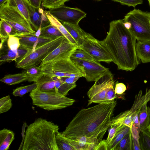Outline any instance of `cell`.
<instances>
[{
  "instance_id": "7",
  "label": "cell",
  "mask_w": 150,
  "mask_h": 150,
  "mask_svg": "<svg viewBox=\"0 0 150 150\" xmlns=\"http://www.w3.org/2000/svg\"><path fill=\"white\" fill-rule=\"evenodd\" d=\"M44 74L51 77H84L85 74L79 67L73 62L70 57L58 59L39 66Z\"/></svg>"
},
{
  "instance_id": "8",
  "label": "cell",
  "mask_w": 150,
  "mask_h": 150,
  "mask_svg": "<svg viewBox=\"0 0 150 150\" xmlns=\"http://www.w3.org/2000/svg\"><path fill=\"white\" fill-rule=\"evenodd\" d=\"M66 38L61 37L52 40L29 52L24 57L16 63L17 68L26 70L40 64L46 56L57 48Z\"/></svg>"
},
{
  "instance_id": "38",
  "label": "cell",
  "mask_w": 150,
  "mask_h": 150,
  "mask_svg": "<svg viewBox=\"0 0 150 150\" xmlns=\"http://www.w3.org/2000/svg\"><path fill=\"white\" fill-rule=\"evenodd\" d=\"M125 125L122 123H119L112 125L109 130L108 136L106 140L108 145L117 132Z\"/></svg>"
},
{
  "instance_id": "26",
  "label": "cell",
  "mask_w": 150,
  "mask_h": 150,
  "mask_svg": "<svg viewBox=\"0 0 150 150\" xmlns=\"http://www.w3.org/2000/svg\"><path fill=\"white\" fill-rule=\"evenodd\" d=\"M140 130L146 129L150 123V107L144 104L140 109L138 114Z\"/></svg>"
},
{
  "instance_id": "48",
  "label": "cell",
  "mask_w": 150,
  "mask_h": 150,
  "mask_svg": "<svg viewBox=\"0 0 150 150\" xmlns=\"http://www.w3.org/2000/svg\"><path fill=\"white\" fill-rule=\"evenodd\" d=\"M26 123L24 122V124L23 125L22 128V132L21 133L22 136V137H23V139H22V142L21 143V144L20 145V146L19 147V149H18V150L21 149V147L22 148V146H23V144L24 139L25 137V135H24V132L25 131V127H26Z\"/></svg>"
},
{
  "instance_id": "28",
  "label": "cell",
  "mask_w": 150,
  "mask_h": 150,
  "mask_svg": "<svg viewBox=\"0 0 150 150\" xmlns=\"http://www.w3.org/2000/svg\"><path fill=\"white\" fill-rule=\"evenodd\" d=\"M129 127L125 125L116 134L108 146V150H114L121 139L131 130Z\"/></svg>"
},
{
  "instance_id": "24",
  "label": "cell",
  "mask_w": 150,
  "mask_h": 150,
  "mask_svg": "<svg viewBox=\"0 0 150 150\" xmlns=\"http://www.w3.org/2000/svg\"><path fill=\"white\" fill-rule=\"evenodd\" d=\"M15 139V134L11 130L4 129L0 131V150H7Z\"/></svg>"
},
{
  "instance_id": "33",
  "label": "cell",
  "mask_w": 150,
  "mask_h": 150,
  "mask_svg": "<svg viewBox=\"0 0 150 150\" xmlns=\"http://www.w3.org/2000/svg\"><path fill=\"white\" fill-rule=\"evenodd\" d=\"M37 86V83L34 82L31 84L18 87L13 90L12 94L15 96L22 97L24 94L31 92Z\"/></svg>"
},
{
  "instance_id": "1",
  "label": "cell",
  "mask_w": 150,
  "mask_h": 150,
  "mask_svg": "<svg viewBox=\"0 0 150 150\" xmlns=\"http://www.w3.org/2000/svg\"><path fill=\"white\" fill-rule=\"evenodd\" d=\"M136 40L125 27L123 20H119L110 22L107 35L100 42L109 53L112 62L118 69L131 71L139 62L136 52Z\"/></svg>"
},
{
  "instance_id": "17",
  "label": "cell",
  "mask_w": 150,
  "mask_h": 150,
  "mask_svg": "<svg viewBox=\"0 0 150 150\" xmlns=\"http://www.w3.org/2000/svg\"><path fill=\"white\" fill-rule=\"evenodd\" d=\"M17 37L19 39L20 46L32 50L31 52L33 51L37 48L52 40L40 37H38L35 34Z\"/></svg>"
},
{
  "instance_id": "32",
  "label": "cell",
  "mask_w": 150,
  "mask_h": 150,
  "mask_svg": "<svg viewBox=\"0 0 150 150\" xmlns=\"http://www.w3.org/2000/svg\"><path fill=\"white\" fill-rule=\"evenodd\" d=\"M56 142L58 150H74L62 133L58 132L57 134Z\"/></svg>"
},
{
  "instance_id": "27",
  "label": "cell",
  "mask_w": 150,
  "mask_h": 150,
  "mask_svg": "<svg viewBox=\"0 0 150 150\" xmlns=\"http://www.w3.org/2000/svg\"><path fill=\"white\" fill-rule=\"evenodd\" d=\"M52 77L55 81L56 91L64 96H66L69 91L76 87V84L68 83L63 81L60 77Z\"/></svg>"
},
{
  "instance_id": "23",
  "label": "cell",
  "mask_w": 150,
  "mask_h": 150,
  "mask_svg": "<svg viewBox=\"0 0 150 150\" xmlns=\"http://www.w3.org/2000/svg\"><path fill=\"white\" fill-rule=\"evenodd\" d=\"M10 35L17 36V33L13 27L3 19H0V37L1 38L0 48L7 41Z\"/></svg>"
},
{
  "instance_id": "37",
  "label": "cell",
  "mask_w": 150,
  "mask_h": 150,
  "mask_svg": "<svg viewBox=\"0 0 150 150\" xmlns=\"http://www.w3.org/2000/svg\"><path fill=\"white\" fill-rule=\"evenodd\" d=\"M12 106V100L9 95L4 97L0 99V113L8 111Z\"/></svg>"
},
{
  "instance_id": "30",
  "label": "cell",
  "mask_w": 150,
  "mask_h": 150,
  "mask_svg": "<svg viewBox=\"0 0 150 150\" xmlns=\"http://www.w3.org/2000/svg\"><path fill=\"white\" fill-rule=\"evenodd\" d=\"M6 3L16 6L30 24L28 10L24 0H7Z\"/></svg>"
},
{
  "instance_id": "25",
  "label": "cell",
  "mask_w": 150,
  "mask_h": 150,
  "mask_svg": "<svg viewBox=\"0 0 150 150\" xmlns=\"http://www.w3.org/2000/svg\"><path fill=\"white\" fill-rule=\"evenodd\" d=\"M63 36L56 27L50 24L41 28L40 37L53 40Z\"/></svg>"
},
{
  "instance_id": "49",
  "label": "cell",
  "mask_w": 150,
  "mask_h": 150,
  "mask_svg": "<svg viewBox=\"0 0 150 150\" xmlns=\"http://www.w3.org/2000/svg\"><path fill=\"white\" fill-rule=\"evenodd\" d=\"M123 23L125 27L128 29L129 30L131 27L130 23L128 22H123Z\"/></svg>"
},
{
  "instance_id": "11",
  "label": "cell",
  "mask_w": 150,
  "mask_h": 150,
  "mask_svg": "<svg viewBox=\"0 0 150 150\" xmlns=\"http://www.w3.org/2000/svg\"><path fill=\"white\" fill-rule=\"evenodd\" d=\"M150 101V89H147L146 93L142 95V91L140 90L137 94L136 95L133 105L129 110L120 113L112 119L111 126L113 125L122 123L131 129L133 124L132 117L134 114L144 104Z\"/></svg>"
},
{
  "instance_id": "40",
  "label": "cell",
  "mask_w": 150,
  "mask_h": 150,
  "mask_svg": "<svg viewBox=\"0 0 150 150\" xmlns=\"http://www.w3.org/2000/svg\"><path fill=\"white\" fill-rule=\"evenodd\" d=\"M114 84L112 85L110 87L106 92V98L108 102L112 101L115 99L121 98L118 96L115 93L114 88Z\"/></svg>"
},
{
  "instance_id": "22",
  "label": "cell",
  "mask_w": 150,
  "mask_h": 150,
  "mask_svg": "<svg viewBox=\"0 0 150 150\" xmlns=\"http://www.w3.org/2000/svg\"><path fill=\"white\" fill-rule=\"evenodd\" d=\"M45 12L50 23L56 27L63 35L73 44L77 45V43L72 37L60 22L52 15L48 11Z\"/></svg>"
},
{
  "instance_id": "20",
  "label": "cell",
  "mask_w": 150,
  "mask_h": 150,
  "mask_svg": "<svg viewBox=\"0 0 150 150\" xmlns=\"http://www.w3.org/2000/svg\"><path fill=\"white\" fill-rule=\"evenodd\" d=\"M70 34L76 41L79 46L82 43L86 32L81 28L79 25L62 22Z\"/></svg>"
},
{
  "instance_id": "31",
  "label": "cell",
  "mask_w": 150,
  "mask_h": 150,
  "mask_svg": "<svg viewBox=\"0 0 150 150\" xmlns=\"http://www.w3.org/2000/svg\"><path fill=\"white\" fill-rule=\"evenodd\" d=\"M139 141L141 150H150V132L147 128L141 130Z\"/></svg>"
},
{
  "instance_id": "29",
  "label": "cell",
  "mask_w": 150,
  "mask_h": 150,
  "mask_svg": "<svg viewBox=\"0 0 150 150\" xmlns=\"http://www.w3.org/2000/svg\"><path fill=\"white\" fill-rule=\"evenodd\" d=\"M132 138L131 130L120 142L114 150H133Z\"/></svg>"
},
{
  "instance_id": "21",
  "label": "cell",
  "mask_w": 150,
  "mask_h": 150,
  "mask_svg": "<svg viewBox=\"0 0 150 150\" xmlns=\"http://www.w3.org/2000/svg\"><path fill=\"white\" fill-rule=\"evenodd\" d=\"M37 84L36 88L43 91H55L54 80L52 77L44 74L35 82Z\"/></svg>"
},
{
  "instance_id": "51",
  "label": "cell",
  "mask_w": 150,
  "mask_h": 150,
  "mask_svg": "<svg viewBox=\"0 0 150 150\" xmlns=\"http://www.w3.org/2000/svg\"><path fill=\"white\" fill-rule=\"evenodd\" d=\"M147 129H148L149 131L150 132V123L149 124V125L148 127L147 128Z\"/></svg>"
},
{
  "instance_id": "18",
  "label": "cell",
  "mask_w": 150,
  "mask_h": 150,
  "mask_svg": "<svg viewBox=\"0 0 150 150\" xmlns=\"http://www.w3.org/2000/svg\"><path fill=\"white\" fill-rule=\"evenodd\" d=\"M136 45L137 56L143 63L150 62V40H137Z\"/></svg>"
},
{
  "instance_id": "12",
  "label": "cell",
  "mask_w": 150,
  "mask_h": 150,
  "mask_svg": "<svg viewBox=\"0 0 150 150\" xmlns=\"http://www.w3.org/2000/svg\"><path fill=\"white\" fill-rule=\"evenodd\" d=\"M48 11L60 22L73 24L79 25V22L86 15L80 9L64 5L50 9Z\"/></svg>"
},
{
  "instance_id": "13",
  "label": "cell",
  "mask_w": 150,
  "mask_h": 150,
  "mask_svg": "<svg viewBox=\"0 0 150 150\" xmlns=\"http://www.w3.org/2000/svg\"><path fill=\"white\" fill-rule=\"evenodd\" d=\"M71 60L79 66L85 74L84 77L88 81H96L107 72L109 69L95 61L83 60L70 57Z\"/></svg>"
},
{
  "instance_id": "46",
  "label": "cell",
  "mask_w": 150,
  "mask_h": 150,
  "mask_svg": "<svg viewBox=\"0 0 150 150\" xmlns=\"http://www.w3.org/2000/svg\"><path fill=\"white\" fill-rule=\"evenodd\" d=\"M108 145L106 140H102L97 145L94 150H108Z\"/></svg>"
},
{
  "instance_id": "36",
  "label": "cell",
  "mask_w": 150,
  "mask_h": 150,
  "mask_svg": "<svg viewBox=\"0 0 150 150\" xmlns=\"http://www.w3.org/2000/svg\"><path fill=\"white\" fill-rule=\"evenodd\" d=\"M70 57L84 60L94 61L93 57L90 54L80 49H77L75 50L72 53Z\"/></svg>"
},
{
  "instance_id": "6",
  "label": "cell",
  "mask_w": 150,
  "mask_h": 150,
  "mask_svg": "<svg viewBox=\"0 0 150 150\" xmlns=\"http://www.w3.org/2000/svg\"><path fill=\"white\" fill-rule=\"evenodd\" d=\"M131 24L129 30L137 40H150V12L134 9L122 19Z\"/></svg>"
},
{
  "instance_id": "4",
  "label": "cell",
  "mask_w": 150,
  "mask_h": 150,
  "mask_svg": "<svg viewBox=\"0 0 150 150\" xmlns=\"http://www.w3.org/2000/svg\"><path fill=\"white\" fill-rule=\"evenodd\" d=\"M29 96L33 104L48 111L61 109L72 105L75 100L55 91H43L36 88Z\"/></svg>"
},
{
  "instance_id": "43",
  "label": "cell",
  "mask_w": 150,
  "mask_h": 150,
  "mask_svg": "<svg viewBox=\"0 0 150 150\" xmlns=\"http://www.w3.org/2000/svg\"><path fill=\"white\" fill-rule=\"evenodd\" d=\"M80 77L79 76H72L60 77L64 81L70 84H76V82Z\"/></svg>"
},
{
  "instance_id": "10",
  "label": "cell",
  "mask_w": 150,
  "mask_h": 150,
  "mask_svg": "<svg viewBox=\"0 0 150 150\" xmlns=\"http://www.w3.org/2000/svg\"><path fill=\"white\" fill-rule=\"evenodd\" d=\"M87 52L96 62L109 63L112 62L109 53L100 41L91 34L86 33L82 44L79 48Z\"/></svg>"
},
{
  "instance_id": "52",
  "label": "cell",
  "mask_w": 150,
  "mask_h": 150,
  "mask_svg": "<svg viewBox=\"0 0 150 150\" xmlns=\"http://www.w3.org/2000/svg\"><path fill=\"white\" fill-rule=\"evenodd\" d=\"M148 1L149 2V4L150 7V0H148Z\"/></svg>"
},
{
  "instance_id": "44",
  "label": "cell",
  "mask_w": 150,
  "mask_h": 150,
  "mask_svg": "<svg viewBox=\"0 0 150 150\" xmlns=\"http://www.w3.org/2000/svg\"><path fill=\"white\" fill-rule=\"evenodd\" d=\"M131 131L133 137L136 140L139 142V134L140 131L133 123Z\"/></svg>"
},
{
  "instance_id": "3",
  "label": "cell",
  "mask_w": 150,
  "mask_h": 150,
  "mask_svg": "<svg viewBox=\"0 0 150 150\" xmlns=\"http://www.w3.org/2000/svg\"><path fill=\"white\" fill-rule=\"evenodd\" d=\"M58 125L41 117L30 124L25 132L22 150H58L56 136Z\"/></svg>"
},
{
  "instance_id": "5",
  "label": "cell",
  "mask_w": 150,
  "mask_h": 150,
  "mask_svg": "<svg viewBox=\"0 0 150 150\" xmlns=\"http://www.w3.org/2000/svg\"><path fill=\"white\" fill-rule=\"evenodd\" d=\"M0 18L10 25L19 37L35 34L36 32L25 17L15 6L6 3L0 6Z\"/></svg>"
},
{
  "instance_id": "42",
  "label": "cell",
  "mask_w": 150,
  "mask_h": 150,
  "mask_svg": "<svg viewBox=\"0 0 150 150\" xmlns=\"http://www.w3.org/2000/svg\"><path fill=\"white\" fill-rule=\"evenodd\" d=\"M127 89L125 85L122 83H117L116 84L115 91L116 94L121 95L123 94Z\"/></svg>"
},
{
  "instance_id": "19",
  "label": "cell",
  "mask_w": 150,
  "mask_h": 150,
  "mask_svg": "<svg viewBox=\"0 0 150 150\" xmlns=\"http://www.w3.org/2000/svg\"><path fill=\"white\" fill-rule=\"evenodd\" d=\"M26 81L33 82V79L27 74L26 71L16 74L6 75L0 79L1 81L9 85H15Z\"/></svg>"
},
{
  "instance_id": "34",
  "label": "cell",
  "mask_w": 150,
  "mask_h": 150,
  "mask_svg": "<svg viewBox=\"0 0 150 150\" xmlns=\"http://www.w3.org/2000/svg\"><path fill=\"white\" fill-rule=\"evenodd\" d=\"M27 74L35 82L40 77L44 75V72L41 67L34 66L30 67L26 69Z\"/></svg>"
},
{
  "instance_id": "15",
  "label": "cell",
  "mask_w": 150,
  "mask_h": 150,
  "mask_svg": "<svg viewBox=\"0 0 150 150\" xmlns=\"http://www.w3.org/2000/svg\"><path fill=\"white\" fill-rule=\"evenodd\" d=\"M28 10L30 25L33 29L36 32L40 28L50 24L45 11L42 8H36L33 6L28 0H24Z\"/></svg>"
},
{
  "instance_id": "16",
  "label": "cell",
  "mask_w": 150,
  "mask_h": 150,
  "mask_svg": "<svg viewBox=\"0 0 150 150\" xmlns=\"http://www.w3.org/2000/svg\"><path fill=\"white\" fill-rule=\"evenodd\" d=\"M0 63L2 64L6 62H10L15 61L16 63L25 56V53L24 50L19 48L17 51H13L9 49L7 44L4 46V43L0 48Z\"/></svg>"
},
{
  "instance_id": "45",
  "label": "cell",
  "mask_w": 150,
  "mask_h": 150,
  "mask_svg": "<svg viewBox=\"0 0 150 150\" xmlns=\"http://www.w3.org/2000/svg\"><path fill=\"white\" fill-rule=\"evenodd\" d=\"M140 108L139 109L136 111V112L134 114V115L132 117L133 123L140 131H141V130L140 123L139 119L138 114Z\"/></svg>"
},
{
  "instance_id": "14",
  "label": "cell",
  "mask_w": 150,
  "mask_h": 150,
  "mask_svg": "<svg viewBox=\"0 0 150 150\" xmlns=\"http://www.w3.org/2000/svg\"><path fill=\"white\" fill-rule=\"evenodd\" d=\"M79 46L71 43L65 38L63 42L43 60L39 66L65 58L70 57Z\"/></svg>"
},
{
  "instance_id": "39",
  "label": "cell",
  "mask_w": 150,
  "mask_h": 150,
  "mask_svg": "<svg viewBox=\"0 0 150 150\" xmlns=\"http://www.w3.org/2000/svg\"><path fill=\"white\" fill-rule=\"evenodd\" d=\"M8 48L13 51H17L20 47L21 45L19 38L17 37L10 35L7 41Z\"/></svg>"
},
{
  "instance_id": "35",
  "label": "cell",
  "mask_w": 150,
  "mask_h": 150,
  "mask_svg": "<svg viewBox=\"0 0 150 150\" xmlns=\"http://www.w3.org/2000/svg\"><path fill=\"white\" fill-rule=\"evenodd\" d=\"M69 0H42V6L49 9L64 5L65 2Z\"/></svg>"
},
{
  "instance_id": "9",
  "label": "cell",
  "mask_w": 150,
  "mask_h": 150,
  "mask_svg": "<svg viewBox=\"0 0 150 150\" xmlns=\"http://www.w3.org/2000/svg\"><path fill=\"white\" fill-rule=\"evenodd\" d=\"M113 76L109 69L96 80L87 92L89 98L88 106L93 103H106V93L110 87L114 84Z\"/></svg>"
},
{
  "instance_id": "50",
  "label": "cell",
  "mask_w": 150,
  "mask_h": 150,
  "mask_svg": "<svg viewBox=\"0 0 150 150\" xmlns=\"http://www.w3.org/2000/svg\"><path fill=\"white\" fill-rule=\"evenodd\" d=\"M7 1V0H0V6L4 5Z\"/></svg>"
},
{
  "instance_id": "41",
  "label": "cell",
  "mask_w": 150,
  "mask_h": 150,
  "mask_svg": "<svg viewBox=\"0 0 150 150\" xmlns=\"http://www.w3.org/2000/svg\"><path fill=\"white\" fill-rule=\"evenodd\" d=\"M114 1L120 3L121 4L135 7L136 6L142 4L143 0H112Z\"/></svg>"
},
{
  "instance_id": "2",
  "label": "cell",
  "mask_w": 150,
  "mask_h": 150,
  "mask_svg": "<svg viewBox=\"0 0 150 150\" xmlns=\"http://www.w3.org/2000/svg\"><path fill=\"white\" fill-rule=\"evenodd\" d=\"M116 104V100H114L81 110L62 132V134L74 139L106 131L111 126V118Z\"/></svg>"
},
{
  "instance_id": "47",
  "label": "cell",
  "mask_w": 150,
  "mask_h": 150,
  "mask_svg": "<svg viewBox=\"0 0 150 150\" xmlns=\"http://www.w3.org/2000/svg\"><path fill=\"white\" fill-rule=\"evenodd\" d=\"M31 4L36 8H40L42 0H28Z\"/></svg>"
},
{
  "instance_id": "53",
  "label": "cell",
  "mask_w": 150,
  "mask_h": 150,
  "mask_svg": "<svg viewBox=\"0 0 150 150\" xmlns=\"http://www.w3.org/2000/svg\"></svg>"
}]
</instances>
